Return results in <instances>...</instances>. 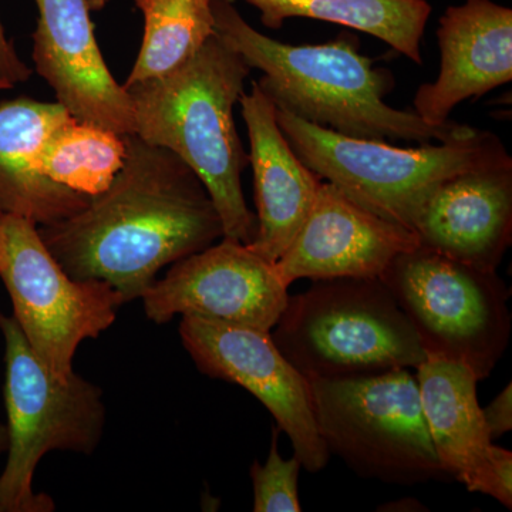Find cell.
Returning a JSON list of instances; mask_svg holds the SVG:
<instances>
[{
  "label": "cell",
  "instance_id": "1",
  "mask_svg": "<svg viewBox=\"0 0 512 512\" xmlns=\"http://www.w3.org/2000/svg\"><path fill=\"white\" fill-rule=\"evenodd\" d=\"M126 158L106 191L72 217L39 227L74 279L107 282L124 303L141 299L167 265L224 238L200 177L167 148L124 136Z\"/></svg>",
  "mask_w": 512,
  "mask_h": 512
},
{
  "label": "cell",
  "instance_id": "7",
  "mask_svg": "<svg viewBox=\"0 0 512 512\" xmlns=\"http://www.w3.org/2000/svg\"><path fill=\"white\" fill-rule=\"evenodd\" d=\"M308 380L320 439L356 474L399 485L446 476L409 369Z\"/></svg>",
  "mask_w": 512,
  "mask_h": 512
},
{
  "label": "cell",
  "instance_id": "15",
  "mask_svg": "<svg viewBox=\"0 0 512 512\" xmlns=\"http://www.w3.org/2000/svg\"><path fill=\"white\" fill-rule=\"evenodd\" d=\"M441 63L436 82L414 96V113L444 124L461 101L480 97L512 80V10L493 0L448 6L437 29Z\"/></svg>",
  "mask_w": 512,
  "mask_h": 512
},
{
  "label": "cell",
  "instance_id": "25",
  "mask_svg": "<svg viewBox=\"0 0 512 512\" xmlns=\"http://www.w3.org/2000/svg\"><path fill=\"white\" fill-rule=\"evenodd\" d=\"M30 76H32V69L22 62L16 53L15 46L6 37L2 20H0V80L16 86V84L28 82Z\"/></svg>",
  "mask_w": 512,
  "mask_h": 512
},
{
  "label": "cell",
  "instance_id": "9",
  "mask_svg": "<svg viewBox=\"0 0 512 512\" xmlns=\"http://www.w3.org/2000/svg\"><path fill=\"white\" fill-rule=\"evenodd\" d=\"M0 229V279L12 299L13 318L40 362L69 380L80 343L99 338L116 322L123 298L107 282L67 274L28 218L0 214Z\"/></svg>",
  "mask_w": 512,
  "mask_h": 512
},
{
  "label": "cell",
  "instance_id": "17",
  "mask_svg": "<svg viewBox=\"0 0 512 512\" xmlns=\"http://www.w3.org/2000/svg\"><path fill=\"white\" fill-rule=\"evenodd\" d=\"M416 377L421 409L444 474L471 493L494 498V441L478 403L476 376L460 363L427 356Z\"/></svg>",
  "mask_w": 512,
  "mask_h": 512
},
{
  "label": "cell",
  "instance_id": "18",
  "mask_svg": "<svg viewBox=\"0 0 512 512\" xmlns=\"http://www.w3.org/2000/svg\"><path fill=\"white\" fill-rule=\"evenodd\" d=\"M70 117L62 104L29 97L0 103V214L43 227L89 205L90 197L53 183L36 167L47 138Z\"/></svg>",
  "mask_w": 512,
  "mask_h": 512
},
{
  "label": "cell",
  "instance_id": "4",
  "mask_svg": "<svg viewBox=\"0 0 512 512\" xmlns=\"http://www.w3.org/2000/svg\"><path fill=\"white\" fill-rule=\"evenodd\" d=\"M272 339L306 379L416 370L427 359L380 278L315 281L308 291L289 296Z\"/></svg>",
  "mask_w": 512,
  "mask_h": 512
},
{
  "label": "cell",
  "instance_id": "16",
  "mask_svg": "<svg viewBox=\"0 0 512 512\" xmlns=\"http://www.w3.org/2000/svg\"><path fill=\"white\" fill-rule=\"evenodd\" d=\"M254 170L256 235L248 245L276 262L308 218L323 183L292 150L276 121V107L256 82L239 99Z\"/></svg>",
  "mask_w": 512,
  "mask_h": 512
},
{
  "label": "cell",
  "instance_id": "20",
  "mask_svg": "<svg viewBox=\"0 0 512 512\" xmlns=\"http://www.w3.org/2000/svg\"><path fill=\"white\" fill-rule=\"evenodd\" d=\"M124 158V136L70 117L47 138L36 167L53 183L92 198L110 187Z\"/></svg>",
  "mask_w": 512,
  "mask_h": 512
},
{
  "label": "cell",
  "instance_id": "14",
  "mask_svg": "<svg viewBox=\"0 0 512 512\" xmlns=\"http://www.w3.org/2000/svg\"><path fill=\"white\" fill-rule=\"evenodd\" d=\"M420 245L497 271L512 241V158H494L441 183L414 225Z\"/></svg>",
  "mask_w": 512,
  "mask_h": 512
},
{
  "label": "cell",
  "instance_id": "22",
  "mask_svg": "<svg viewBox=\"0 0 512 512\" xmlns=\"http://www.w3.org/2000/svg\"><path fill=\"white\" fill-rule=\"evenodd\" d=\"M279 427L272 430L271 450L265 464L255 461L251 467L255 512H301L299 471L301 461L293 456L285 460L279 453Z\"/></svg>",
  "mask_w": 512,
  "mask_h": 512
},
{
  "label": "cell",
  "instance_id": "5",
  "mask_svg": "<svg viewBox=\"0 0 512 512\" xmlns=\"http://www.w3.org/2000/svg\"><path fill=\"white\" fill-rule=\"evenodd\" d=\"M276 121L303 163L339 190L414 232L421 208L441 183L508 154L500 138L476 130L437 146L400 148L383 140L343 136L276 110Z\"/></svg>",
  "mask_w": 512,
  "mask_h": 512
},
{
  "label": "cell",
  "instance_id": "23",
  "mask_svg": "<svg viewBox=\"0 0 512 512\" xmlns=\"http://www.w3.org/2000/svg\"><path fill=\"white\" fill-rule=\"evenodd\" d=\"M485 424L491 440L495 441L512 430V384L498 394L497 397L483 409Z\"/></svg>",
  "mask_w": 512,
  "mask_h": 512
},
{
  "label": "cell",
  "instance_id": "24",
  "mask_svg": "<svg viewBox=\"0 0 512 512\" xmlns=\"http://www.w3.org/2000/svg\"><path fill=\"white\" fill-rule=\"evenodd\" d=\"M491 466L495 485L494 500L511 510L512 507V453L503 447L493 446Z\"/></svg>",
  "mask_w": 512,
  "mask_h": 512
},
{
  "label": "cell",
  "instance_id": "6",
  "mask_svg": "<svg viewBox=\"0 0 512 512\" xmlns=\"http://www.w3.org/2000/svg\"><path fill=\"white\" fill-rule=\"evenodd\" d=\"M5 339V397L8 463L0 476L3 512H50L55 503L33 491L40 460L52 451L92 454L106 426L99 386L74 375L60 380L30 349L13 316L0 312Z\"/></svg>",
  "mask_w": 512,
  "mask_h": 512
},
{
  "label": "cell",
  "instance_id": "27",
  "mask_svg": "<svg viewBox=\"0 0 512 512\" xmlns=\"http://www.w3.org/2000/svg\"><path fill=\"white\" fill-rule=\"evenodd\" d=\"M12 87V84L5 82V80H0V92H2V90L12 89Z\"/></svg>",
  "mask_w": 512,
  "mask_h": 512
},
{
  "label": "cell",
  "instance_id": "11",
  "mask_svg": "<svg viewBox=\"0 0 512 512\" xmlns=\"http://www.w3.org/2000/svg\"><path fill=\"white\" fill-rule=\"evenodd\" d=\"M288 289L276 262L221 238L220 244L174 262L141 301L157 325L192 315L271 332L288 303Z\"/></svg>",
  "mask_w": 512,
  "mask_h": 512
},
{
  "label": "cell",
  "instance_id": "3",
  "mask_svg": "<svg viewBox=\"0 0 512 512\" xmlns=\"http://www.w3.org/2000/svg\"><path fill=\"white\" fill-rule=\"evenodd\" d=\"M251 70L214 33L174 72L123 84L133 103L134 134L180 157L207 188L224 238L245 245L254 241L258 222L242 191L249 154L239 138L234 109Z\"/></svg>",
  "mask_w": 512,
  "mask_h": 512
},
{
  "label": "cell",
  "instance_id": "8",
  "mask_svg": "<svg viewBox=\"0 0 512 512\" xmlns=\"http://www.w3.org/2000/svg\"><path fill=\"white\" fill-rule=\"evenodd\" d=\"M380 279L427 356L468 367L478 382L493 373L511 335L510 289L497 271L419 245L397 255Z\"/></svg>",
  "mask_w": 512,
  "mask_h": 512
},
{
  "label": "cell",
  "instance_id": "28",
  "mask_svg": "<svg viewBox=\"0 0 512 512\" xmlns=\"http://www.w3.org/2000/svg\"><path fill=\"white\" fill-rule=\"evenodd\" d=\"M0 258H2V229H0Z\"/></svg>",
  "mask_w": 512,
  "mask_h": 512
},
{
  "label": "cell",
  "instance_id": "26",
  "mask_svg": "<svg viewBox=\"0 0 512 512\" xmlns=\"http://www.w3.org/2000/svg\"><path fill=\"white\" fill-rule=\"evenodd\" d=\"M8 447H9L8 426H5V424H0V454H2L3 451H8ZM0 512H3L2 507H0Z\"/></svg>",
  "mask_w": 512,
  "mask_h": 512
},
{
  "label": "cell",
  "instance_id": "12",
  "mask_svg": "<svg viewBox=\"0 0 512 512\" xmlns=\"http://www.w3.org/2000/svg\"><path fill=\"white\" fill-rule=\"evenodd\" d=\"M33 33L36 73L55 90L57 103L73 119L114 131L136 133L126 87L111 76L90 19L89 0H35Z\"/></svg>",
  "mask_w": 512,
  "mask_h": 512
},
{
  "label": "cell",
  "instance_id": "13",
  "mask_svg": "<svg viewBox=\"0 0 512 512\" xmlns=\"http://www.w3.org/2000/svg\"><path fill=\"white\" fill-rule=\"evenodd\" d=\"M417 235L350 200L335 184H320L315 204L276 269L286 286L298 279L380 278Z\"/></svg>",
  "mask_w": 512,
  "mask_h": 512
},
{
  "label": "cell",
  "instance_id": "2",
  "mask_svg": "<svg viewBox=\"0 0 512 512\" xmlns=\"http://www.w3.org/2000/svg\"><path fill=\"white\" fill-rule=\"evenodd\" d=\"M214 30L261 70L259 89L276 110L343 136L383 141L457 140L477 128L447 121L426 123L414 111L393 109L384 101L394 89L390 70L377 69L360 55V40L348 32L320 45H288L252 28L231 0H212Z\"/></svg>",
  "mask_w": 512,
  "mask_h": 512
},
{
  "label": "cell",
  "instance_id": "21",
  "mask_svg": "<svg viewBox=\"0 0 512 512\" xmlns=\"http://www.w3.org/2000/svg\"><path fill=\"white\" fill-rule=\"evenodd\" d=\"M134 2L144 15V37L124 86L174 72L215 33L212 0Z\"/></svg>",
  "mask_w": 512,
  "mask_h": 512
},
{
  "label": "cell",
  "instance_id": "10",
  "mask_svg": "<svg viewBox=\"0 0 512 512\" xmlns=\"http://www.w3.org/2000/svg\"><path fill=\"white\" fill-rule=\"evenodd\" d=\"M180 336L201 373L238 384L264 404L306 471L326 467L330 454L316 426L309 380L278 349L271 332L185 315Z\"/></svg>",
  "mask_w": 512,
  "mask_h": 512
},
{
  "label": "cell",
  "instance_id": "19",
  "mask_svg": "<svg viewBox=\"0 0 512 512\" xmlns=\"http://www.w3.org/2000/svg\"><path fill=\"white\" fill-rule=\"evenodd\" d=\"M261 12L266 28L286 19L336 23L383 40L400 55L421 64L420 43L431 15L427 0H247Z\"/></svg>",
  "mask_w": 512,
  "mask_h": 512
}]
</instances>
